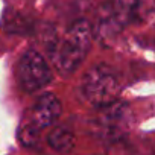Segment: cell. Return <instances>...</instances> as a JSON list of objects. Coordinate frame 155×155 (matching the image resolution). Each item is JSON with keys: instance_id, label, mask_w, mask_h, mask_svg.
<instances>
[{"instance_id": "7a4b0ae2", "label": "cell", "mask_w": 155, "mask_h": 155, "mask_svg": "<svg viewBox=\"0 0 155 155\" xmlns=\"http://www.w3.org/2000/svg\"><path fill=\"white\" fill-rule=\"evenodd\" d=\"M81 88L84 97L97 108L113 104L120 91L114 71L107 65H97L87 71Z\"/></svg>"}, {"instance_id": "8992f818", "label": "cell", "mask_w": 155, "mask_h": 155, "mask_svg": "<svg viewBox=\"0 0 155 155\" xmlns=\"http://www.w3.org/2000/svg\"><path fill=\"white\" fill-rule=\"evenodd\" d=\"M61 116V102L53 93L41 94L32 107V123L37 129L52 126Z\"/></svg>"}, {"instance_id": "5b68a950", "label": "cell", "mask_w": 155, "mask_h": 155, "mask_svg": "<svg viewBox=\"0 0 155 155\" xmlns=\"http://www.w3.org/2000/svg\"><path fill=\"white\" fill-rule=\"evenodd\" d=\"M135 6L137 0H113V2H110L102 15V34L105 35L119 32L123 26H126L131 20L132 12L135 11Z\"/></svg>"}, {"instance_id": "52a82bcc", "label": "cell", "mask_w": 155, "mask_h": 155, "mask_svg": "<svg viewBox=\"0 0 155 155\" xmlns=\"http://www.w3.org/2000/svg\"><path fill=\"white\" fill-rule=\"evenodd\" d=\"M47 143L58 153H68L74 147V134L68 126L59 125L50 131L47 137Z\"/></svg>"}, {"instance_id": "277c9868", "label": "cell", "mask_w": 155, "mask_h": 155, "mask_svg": "<svg viewBox=\"0 0 155 155\" xmlns=\"http://www.w3.org/2000/svg\"><path fill=\"white\" fill-rule=\"evenodd\" d=\"M101 108H102V111H101L99 117L96 119V125H97L99 131L107 138H111V137L117 138L120 135V132H123L129 123L131 113H129L128 107L122 102L114 101L113 104H108Z\"/></svg>"}, {"instance_id": "3957f363", "label": "cell", "mask_w": 155, "mask_h": 155, "mask_svg": "<svg viewBox=\"0 0 155 155\" xmlns=\"http://www.w3.org/2000/svg\"><path fill=\"white\" fill-rule=\"evenodd\" d=\"M17 78L25 91L34 93L44 88L52 81V71L46 59L37 50L29 49L18 61Z\"/></svg>"}, {"instance_id": "6da1fadb", "label": "cell", "mask_w": 155, "mask_h": 155, "mask_svg": "<svg viewBox=\"0 0 155 155\" xmlns=\"http://www.w3.org/2000/svg\"><path fill=\"white\" fill-rule=\"evenodd\" d=\"M91 26L85 20L71 25L65 37L52 49V59L55 67L62 73H73L84 61L91 44Z\"/></svg>"}]
</instances>
